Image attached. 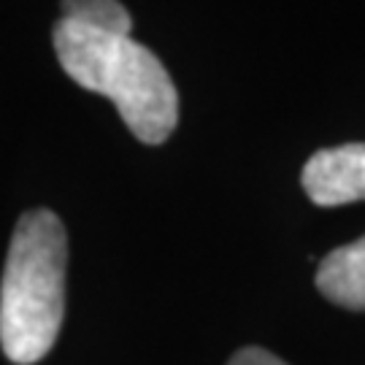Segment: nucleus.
Returning a JSON list of instances; mask_svg holds the SVG:
<instances>
[{
  "label": "nucleus",
  "mask_w": 365,
  "mask_h": 365,
  "mask_svg": "<svg viewBox=\"0 0 365 365\" xmlns=\"http://www.w3.org/2000/svg\"><path fill=\"white\" fill-rule=\"evenodd\" d=\"M227 365H287L282 357L271 354L268 349H260V346H244L227 360Z\"/></svg>",
  "instance_id": "423d86ee"
},
{
  "label": "nucleus",
  "mask_w": 365,
  "mask_h": 365,
  "mask_svg": "<svg viewBox=\"0 0 365 365\" xmlns=\"http://www.w3.org/2000/svg\"><path fill=\"white\" fill-rule=\"evenodd\" d=\"M68 238L49 209L25 211L11 233L0 282V346L16 365L43 360L66 317Z\"/></svg>",
  "instance_id": "f03ea898"
},
{
  "label": "nucleus",
  "mask_w": 365,
  "mask_h": 365,
  "mask_svg": "<svg viewBox=\"0 0 365 365\" xmlns=\"http://www.w3.org/2000/svg\"><path fill=\"white\" fill-rule=\"evenodd\" d=\"M54 52L78 87L114 101L122 122L141 144H163L179 125V95L170 73L152 49L130 36L98 33L57 19Z\"/></svg>",
  "instance_id": "f257e3e1"
},
{
  "label": "nucleus",
  "mask_w": 365,
  "mask_h": 365,
  "mask_svg": "<svg viewBox=\"0 0 365 365\" xmlns=\"http://www.w3.org/2000/svg\"><path fill=\"white\" fill-rule=\"evenodd\" d=\"M63 19L114 36H130L133 19L117 0H68L63 3Z\"/></svg>",
  "instance_id": "39448f33"
},
{
  "label": "nucleus",
  "mask_w": 365,
  "mask_h": 365,
  "mask_svg": "<svg viewBox=\"0 0 365 365\" xmlns=\"http://www.w3.org/2000/svg\"><path fill=\"white\" fill-rule=\"evenodd\" d=\"M300 182L317 206H346L365 200V144L314 152L303 165Z\"/></svg>",
  "instance_id": "7ed1b4c3"
},
{
  "label": "nucleus",
  "mask_w": 365,
  "mask_h": 365,
  "mask_svg": "<svg viewBox=\"0 0 365 365\" xmlns=\"http://www.w3.org/2000/svg\"><path fill=\"white\" fill-rule=\"evenodd\" d=\"M317 289L341 309L365 312V235L322 257Z\"/></svg>",
  "instance_id": "20e7f679"
}]
</instances>
